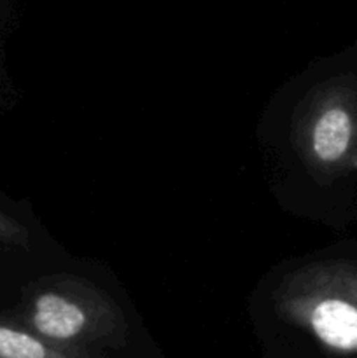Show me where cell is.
Here are the masks:
<instances>
[{"instance_id": "obj_4", "label": "cell", "mask_w": 357, "mask_h": 358, "mask_svg": "<svg viewBox=\"0 0 357 358\" xmlns=\"http://www.w3.org/2000/svg\"><path fill=\"white\" fill-rule=\"evenodd\" d=\"M0 358H102L98 353L58 346L0 318Z\"/></svg>"}, {"instance_id": "obj_3", "label": "cell", "mask_w": 357, "mask_h": 358, "mask_svg": "<svg viewBox=\"0 0 357 358\" xmlns=\"http://www.w3.org/2000/svg\"><path fill=\"white\" fill-rule=\"evenodd\" d=\"M304 159L326 177L357 170V76L315 91L301 126Z\"/></svg>"}, {"instance_id": "obj_2", "label": "cell", "mask_w": 357, "mask_h": 358, "mask_svg": "<svg viewBox=\"0 0 357 358\" xmlns=\"http://www.w3.org/2000/svg\"><path fill=\"white\" fill-rule=\"evenodd\" d=\"M275 310L328 352L356 357L357 262L335 259L296 269L276 289Z\"/></svg>"}, {"instance_id": "obj_5", "label": "cell", "mask_w": 357, "mask_h": 358, "mask_svg": "<svg viewBox=\"0 0 357 358\" xmlns=\"http://www.w3.org/2000/svg\"><path fill=\"white\" fill-rule=\"evenodd\" d=\"M0 245L27 248L30 245V233L20 220L0 210Z\"/></svg>"}, {"instance_id": "obj_1", "label": "cell", "mask_w": 357, "mask_h": 358, "mask_svg": "<svg viewBox=\"0 0 357 358\" xmlns=\"http://www.w3.org/2000/svg\"><path fill=\"white\" fill-rule=\"evenodd\" d=\"M9 322L52 345L86 352L121 348L128 338V322L112 296L70 275L31 283Z\"/></svg>"}]
</instances>
